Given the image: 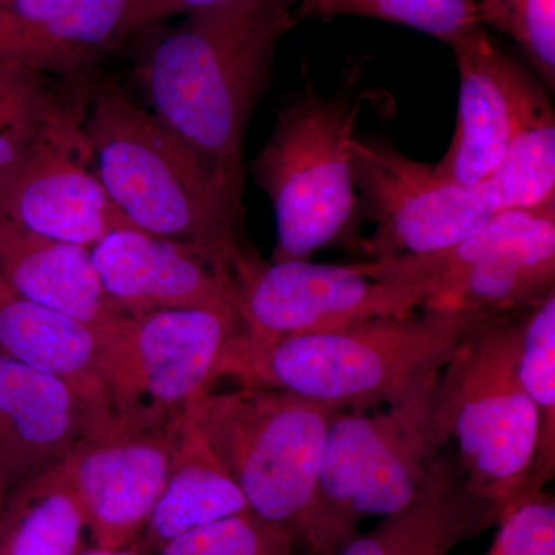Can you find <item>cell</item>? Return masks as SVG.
<instances>
[{
    "instance_id": "6da1fadb",
    "label": "cell",
    "mask_w": 555,
    "mask_h": 555,
    "mask_svg": "<svg viewBox=\"0 0 555 555\" xmlns=\"http://www.w3.org/2000/svg\"><path fill=\"white\" fill-rule=\"evenodd\" d=\"M298 0H232L153 27L138 56L137 78L150 109L244 190V139L272 75L281 39L297 20Z\"/></svg>"
},
{
    "instance_id": "7a4b0ae2",
    "label": "cell",
    "mask_w": 555,
    "mask_h": 555,
    "mask_svg": "<svg viewBox=\"0 0 555 555\" xmlns=\"http://www.w3.org/2000/svg\"><path fill=\"white\" fill-rule=\"evenodd\" d=\"M86 129L102 184L127 221L195 251L235 292L259 258L243 241V193L115 80L93 83Z\"/></svg>"
},
{
    "instance_id": "3957f363",
    "label": "cell",
    "mask_w": 555,
    "mask_h": 555,
    "mask_svg": "<svg viewBox=\"0 0 555 555\" xmlns=\"http://www.w3.org/2000/svg\"><path fill=\"white\" fill-rule=\"evenodd\" d=\"M339 411L278 387L244 385L211 390L188 416L255 516L287 528L305 555H327L318 478Z\"/></svg>"
},
{
    "instance_id": "277c9868",
    "label": "cell",
    "mask_w": 555,
    "mask_h": 555,
    "mask_svg": "<svg viewBox=\"0 0 555 555\" xmlns=\"http://www.w3.org/2000/svg\"><path fill=\"white\" fill-rule=\"evenodd\" d=\"M422 315L385 317L327 334L248 349L243 382L288 390L341 411L396 403L447 366L463 334L483 318L423 306Z\"/></svg>"
},
{
    "instance_id": "5b68a950",
    "label": "cell",
    "mask_w": 555,
    "mask_h": 555,
    "mask_svg": "<svg viewBox=\"0 0 555 555\" xmlns=\"http://www.w3.org/2000/svg\"><path fill=\"white\" fill-rule=\"evenodd\" d=\"M526 310L477 321L438 378L441 436L455 441L467 486L494 503L500 518L539 492V415L518 377Z\"/></svg>"
},
{
    "instance_id": "8992f818",
    "label": "cell",
    "mask_w": 555,
    "mask_h": 555,
    "mask_svg": "<svg viewBox=\"0 0 555 555\" xmlns=\"http://www.w3.org/2000/svg\"><path fill=\"white\" fill-rule=\"evenodd\" d=\"M440 372L385 409L339 411L332 420L318 478L327 555L356 539L361 521L406 509L425 488L449 447L437 420Z\"/></svg>"
},
{
    "instance_id": "52a82bcc",
    "label": "cell",
    "mask_w": 555,
    "mask_h": 555,
    "mask_svg": "<svg viewBox=\"0 0 555 555\" xmlns=\"http://www.w3.org/2000/svg\"><path fill=\"white\" fill-rule=\"evenodd\" d=\"M352 86L324 96L308 83L278 113L251 164L275 214L273 261L308 259L352 230L360 210L352 159L360 101Z\"/></svg>"
},
{
    "instance_id": "ba28073f",
    "label": "cell",
    "mask_w": 555,
    "mask_h": 555,
    "mask_svg": "<svg viewBox=\"0 0 555 555\" xmlns=\"http://www.w3.org/2000/svg\"><path fill=\"white\" fill-rule=\"evenodd\" d=\"M378 272L422 292L430 308L473 318L521 312L555 291V204L499 211L459 243L383 259Z\"/></svg>"
},
{
    "instance_id": "9c48e42d",
    "label": "cell",
    "mask_w": 555,
    "mask_h": 555,
    "mask_svg": "<svg viewBox=\"0 0 555 555\" xmlns=\"http://www.w3.org/2000/svg\"><path fill=\"white\" fill-rule=\"evenodd\" d=\"M247 328L218 310H156L127 318L112 353L115 412L150 409L188 415L222 377L243 378Z\"/></svg>"
},
{
    "instance_id": "30bf717a",
    "label": "cell",
    "mask_w": 555,
    "mask_h": 555,
    "mask_svg": "<svg viewBox=\"0 0 555 555\" xmlns=\"http://www.w3.org/2000/svg\"><path fill=\"white\" fill-rule=\"evenodd\" d=\"M94 82H79L31 147L0 173V221L87 248L134 229L109 199L87 133Z\"/></svg>"
},
{
    "instance_id": "8fae6325",
    "label": "cell",
    "mask_w": 555,
    "mask_h": 555,
    "mask_svg": "<svg viewBox=\"0 0 555 555\" xmlns=\"http://www.w3.org/2000/svg\"><path fill=\"white\" fill-rule=\"evenodd\" d=\"M352 159L360 208L375 225L363 248L374 259L441 250L502 211L488 181L456 184L382 139L353 137Z\"/></svg>"
},
{
    "instance_id": "7c38bea8",
    "label": "cell",
    "mask_w": 555,
    "mask_h": 555,
    "mask_svg": "<svg viewBox=\"0 0 555 555\" xmlns=\"http://www.w3.org/2000/svg\"><path fill=\"white\" fill-rule=\"evenodd\" d=\"M188 415L115 412L61 463L94 546L137 545L177 456Z\"/></svg>"
},
{
    "instance_id": "4fadbf2b",
    "label": "cell",
    "mask_w": 555,
    "mask_h": 555,
    "mask_svg": "<svg viewBox=\"0 0 555 555\" xmlns=\"http://www.w3.org/2000/svg\"><path fill=\"white\" fill-rule=\"evenodd\" d=\"M248 349L299 335L343 331L375 318L403 317L425 305L415 287L383 283L356 264L286 259L250 266L236 283Z\"/></svg>"
},
{
    "instance_id": "5bb4252c",
    "label": "cell",
    "mask_w": 555,
    "mask_h": 555,
    "mask_svg": "<svg viewBox=\"0 0 555 555\" xmlns=\"http://www.w3.org/2000/svg\"><path fill=\"white\" fill-rule=\"evenodd\" d=\"M142 0L0 2V62L64 82L93 78L108 54L142 35Z\"/></svg>"
},
{
    "instance_id": "9a60e30c",
    "label": "cell",
    "mask_w": 555,
    "mask_h": 555,
    "mask_svg": "<svg viewBox=\"0 0 555 555\" xmlns=\"http://www.w3.org/2000/svg\"><path fill=\"white\" fill-rule=\"evenodd\" d=\"M115 412L0 353V496L61 465Z\"/></svg>"
},
{
    "instance_id": "2e32d148",
    "label": "cell",
    "mask_w": 555,
    "mask_h": 555,
    "mask_svg": "<svg viewBox=\"0 0 555 555\" xmlns=\"http://www.w3.org/2000/svg\"><path fill=\"white\" fill-rule=\"evenodd\" d=\"M90 255L108 297L129 317L201 308L241 318L233 288L190 248L120 229L94 244Z\"/></svg>"
},
{
    "instance_id": "e0dca14e",
    "label": "cell",
    "mask_w": 555,
    "mask_h": 555,
    "mask_svg": "<svg viewBox=\"0 0 555 555\" xmlns=\"http://www.w3.org/2000/svg\"><path fill=\"white\" fill-rule=\"evenodd\" d=\"M459 67L454 137L437 173L466 188L485 181L505 156L516 119V73L520 62L476 28L451 43Z\"/></svg>"
},
{
    "instance_id": "ac0fdd59",
    "label": "cell",
    "mask_w": 555,
    "mask_h": 555,
    "mask_svg": "<svg viewBox=\"0 0 555 555\" xmlns=\"http://www.w3.org/2000/svg\"><path fill=\"white\" fill-rule=\"evenodd\" d=\"M0 280L31 301L93 328L113 353L129 315L108 297L90 248L0 221Z\"/></svg>"
},
{
    "instance_id": "d6986e66",
    "label": "cell",
    "mask_w": 555,
    "mask_h": 555,
    "mask_svg": "<svg viewBox=\"0 0 555 555\" xmlns=\"http://www.w3.org/2000/svg\"><path fill=\"white\" fill-rule=\"evenodd\" d=\"M499 520V507L470 491L447 447L412 505L358 534L337 555H451Z\"/></svg>"
},
{
    "instance_id": "ffe728a7",
    "label": "cell",
    "mask_w": 555,
    "mask_h": 555,
    "mask_svg": "<svg viewBox=\"0 0 555 555\" xmlns=\"http://www.w3.org/2000/svg\"><path fill=\"white\" fill-rule=\"evenodd\" d=\"M0 353L64 379L113 409L112 349L75 318L31 301L0 280Z\"/></svg>"
},
{
    "instance_id": "44dd1931",
    "label": "cell",
    "mask_w": 555,
    "mask_h": 555,
    "mask_svg": "<svg viewBox=\"0 0 555 555\" xmlns=\"http://www.w3.org/2000/svg\"><path fill=\"white\" fill-rule=\"evenodd\" d=\"M247 511L243 492L188 416L169 480L137 546L156 555L179 535Z\"/></svg>"
},
{
    "instance_id": "7402d4cb",
    "label": "cell",
    "mask_w": 555,
    "mask_h": 555,
    "mask_svg": "<svg viewBox=\"0 0 555 555\" xmlns=\"http://www.w3.org/2000/svg\"><path fill=\"white\" fill-rule=\"evenodd\" d=\"M500 210L555 204V115L545 89L524 65L516 73V119L505 156L485 179Z\"/></svg>"
},
{
    "instance_id": "603a6c76",
    "label": "cell",
    "mask_w": 555,
    "mask_h": 555,
    "mask_svg": "<svg viewBox=\"0 0 555 555\" xmlns=\"http://www.w3.org/2000/svg\"><path fill=\"white\" fill-rule=\"evenodd\" d=\"M86 516L61 465L17 486L0 513V555H79Z\"/></svg>"
},
{
    "instance_id": "cb8c5ba5",
    "label": "cell",
    "mask_w": 555,
    "mask_h": 555,
    "mask_svg": "<svg viewBox=\"0 0 555 555\" xmlns=\"http://www.w3.org/2000/svg\"><path fill=\"white\" fill-rule=\"evenodd\" d=\"M518 377L539 415L535 488L555 474V291L525 312Z\"/></svg>"
},
{
    "instance_id": "d4e9b609",
    "label": "cell",
    "mask_w": 555,
    "mask_h": 555,
    "mask_svg": "<svg viewBox=\"0 0 555 555\" xmlns=\"http://www.w3.org/2000/svg\"><path fill=\"white\" fill-rule=\"evenodd\" d=\"M339 16L392 22L449 46L483 25L477 0H298V22Z\"/></svg>"
},
{
    "instance_id": "484cf974",
    "label": "cell",
    "mask_w": 555,
    "mask_h": 555,
    "mask_svg": "<svg viewBox=\"0 0 555 555\" xmlns=\"http://www.w3.org/2000/svg\"><path fill=\"white\" fill-rule=\"evenodd\" d=\"M54 82L57 79L0 62V173L31 147L82 80L60 86Z\"/></svg>"
},
{
    "instance_id": "4316f807",
    "label": "cell",
    "mask_w": 555,
    "mask_h": 555,
    "mask_svg": "<svg viewBox=\"0 0 555 555\" xmlns=\"http://www.w3.org/2000/svg\"><path fill=\"white\" fill-rule=\"evenodd\" d=\"M297 537L251 511L177 537L156 555H295Z\"/></svg>"
},
{
    "instance_id": "83f0119b",
    "label": "cell",
    "mask_w": 555,
    "mask_h": 555,
    "mask_svg": "<svg viewBox=\"0 0 555 555\" xmlns=\"http://www.w3.org/2000/svg\"><path fill=\"white\" fill-rule=\"evenodd\" d=\"M481 24L509 36L535 75L555 86V0H477Z\"/></svg>"
},
{
    "instance_id": "f1b7e54d",
    "label": "cell",
    "mask_w": 555,
    "mask_h": 555,
    "mask_svg": "<svg viewBox=\"0 0 555 555\" xmlns=\"http://www.w3.org/2000/svg\"><path fill=\"white\" fill-rule=\"evenodd\" d=\"M483 555H555V499L545 489L521 500L496 524Z\"/></svg>"
},
{
    "instance_id": "f546056e",
    "label": "cell",
    "mask_w": 555,
    "mask_h": 555,
    "mask_svg": "<svg viewBox=\"0 0 555 555\" xmlns=\"http://www.w3.org/2000/svg\"><path fill=\"white\" fill-rule=\"evenodd\" d=\"M232 2V0H142V35L153 27H160L164 22L173 20V17L189 16L211 9V7L222 5V3Z\"/></svg>"
},
{
    "instance_id": "4dcf8cb0",
    "label": "cell",
    "mask_w": 555,
    "mask_h": 555,
    "mask_svg": "<svg viewBox=\"0 0 555 555\" xmlns=\"http://www.w3.org/2000/svg\"><path fill=\"white\" fill-rule=\"evenodd\" d=\"M79 555H147L139 550L137 545L118 547V550H105V547L93 546L90 550L82 551Z\"/></svg>"
},
{
    "instance_id": "1f68e13d",
    "label": "cell",
    "mask_w": 555,
    "mask_h": 555,
    "mask_svg": "<svg viewBox=\"0 0 555 555\" xmlns=\"http://www.w3.org/2000/svg\"><path fill=\"white\" fill-rule=\"evenodd\" d=\"M2 506H3V499L0 496V513H2Z\"/></svg>"
},
{
    "instance_id": "d6a6232c",
    "label": "cell",
    "mask_w": 555,
    "mask_h": 555,
    "mask_svg": "<svg viewBox=\"0 0 555 555\" xmlns=\"http://www.w3.org/2000/svg\"><path fill=\"white\" fill-rule=\"evenodd\" d=\"M0 2H5V0H0Z\"/></svg>"
}]
</instances>
